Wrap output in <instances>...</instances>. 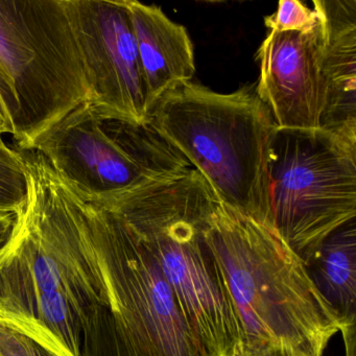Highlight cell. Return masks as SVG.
Here are the masks:
<instances>
[{"label":"cell","mask_w":356,"mask_h":356,"mask_svg":"<svg viewBox=\"0 0 356 356\" xmlns=\"http://www.w3.org/2000/svg\"><path fill=\"white\" fill-rule=\"evenodd\" d=\"M20 153L28 195L0 248V326L54 355L82 356L85 325L103 301L74 193L40 154Z\"/></svg>","instance_id":"6da1fadb"},{"label":"cell","mask_w":356,"mask_h":356,"mask_svg":"<svg viewBox=\"0 0 356 356\" xmlns=\"http://www.w3.org/2000/svg\"><path fill=\"white\" fill-rule=\"evenodd\" d=\"M85 199L118 214L147 245L183 314L212 356H231L241 329L224 275L206 239L220 203L195 170L106 197Z\"/></svg>","instance_id":"7a4b0ae2"},{"label":"cell","mask_w":356,"mask_h":356,"mask_svg":"<svg viewBox=\"0 0 356 356\" xmlns=\"http://www.w3.org/2000/svg\"><path fill=\"white\" fill-rule=\"evenodd\" d=\"M206 239L224 275L245 343H283L324 356L341 331L305 262L266 225L222 203L208 218Z\"/></svg>","instance_id":"3957f363"},{"label":"cell","mask_w":356,"mask_h":356,"mask_svg":"<svg viewBox=\"0 0 356 356\" xmlns=\"http://www.w3.org/2000/svg\"><path fill=\"white\" fill-rule=\"evenodd\" d=\"M147 122L220 203L272 228L268 165L277 127L256 83L231 93L182 83L154 104Z\"/></svg>","instance_id":"277c9868"},{"label":"cell","mask_w":356,"mask_h":356,"mask_svg":"<svg viewBox=\"0 0 356 356\" xmlns=\"http://www.w3.org/2000/svg\"><path fill=\"white\" fill-rule=\"evenodd\" d=\"M70 188L85 252L127 355L212 356L140 237L118 214Z\"/></svg>","instance_id":"5b68a950"},{"label":"cell","mask_w":356,"mask_h":356,"mask_svg":"<svg viewBox=\"0 0 356 356\" xmlns=\"http://www.w3.org/2000/svg\"><path fill=\"white\" fill-rule=\"evenodd\" d=\"M89 97L65 0H0V106L15 149Z\"/></svg>","instance_id":"8992f818"},{"label":"cell","mask_w":356,"mask_h":356,"mask_svg":"<svg viewBox=\"0 0 356 356\" xmlns=\"http://www.w3.org/2000/svg\"><path fill=\"white\" fill-rule=\"evenodd\" d=\"M268 174L272 228L303 261L355 220V140L323 129H277Z\"/></svg>","instance_id":"52a82bcc"},{"label":"cell","mask_w":356,"mask_h":356,"mask_svg":"<svg viewBox=\"0 0 356 356\" xmlns=\"http://www.w3.org/2000/svg\"><path fill=\"white\" fill-rule=\"evenodd\" d=\"M29 151L89 199L180 174L191 164L149 122L103 118L81 104L40 135Z\"/></svg>","instance_id":"ba28073f"},{"label":"cell","mask_w":356,"mask_h":356,"mask_svg":"<svg viewBox=\"0 0 356 356\" xmlns=\"http://www.w3.org/2000/svg\"><path fill=\"white\" fill-rule=\"evenodd\" d=\"M88 84L106 118L145 124L147 87L126 0H65Z\"/></svg>","instance_id":"9c48e42d"},{"label":"cell","mask_w":356,"mask_h":356,"mask_svg":"<svg viewBox=\"0 0 356 356\" xmlns=\"http://www.w3.org/2000/svg\"><path fill=\"white\" fill-rule=\"evenodd\" d=\"M320 20L308 32H270L257 51L256 88L277 129H321L324 87L321 76Z\"/></svg>","instance_id":"30bf717a"},{"label":"cell","mask_w":356,"mask_h":356,"mask_svg":"<svg viewBox=\"0 0 356 356\" xmlns=\"http://www.w3.org/2000/svg\"><path fill=\"white\" fill-rule=\"evenodd\" d=\"M322 30L321 129L356 141V0H314Z\"/></svg>","instance_id":"8fae6325"},{"label":"cell","mask_w":356,"mask_h":356,"mask_svg":"<svg viewBox=\"0 0 356 356\" xmlns=\"http://www.w3.org/2000/svg\"><path fill=\"white\" fill-rule=\"evenodd\" d=\"M136 41L149 111L170 89L191 82L195 51L186 29L170 20L157 6L126 0Z\"/></svg>","instance_id":"7c38bea8"},{"label":"cell","mask_w":356,"mask_h":356,"mask_svg":"<svg viewBox=\"0 0 356 356\" xmlns=\"http://www.w3.org/2000/svg\"><path fill=\"white\" fill-rule=\"evenodd\" d=\"M304 262L312 282L339 318L346 356H355V220L327 237Z\"/></svg>","instance_id":"4fadbf2b"},{"label":"cell","mask_w":356,"mask_h":356,"mask_svg":"<svg viewBox=\"0 0 356 356\" xmlns=\"http://www.w3.org/2000/svg\"><path fill=\"white\" fill-rule=\"evenodd\" d=\"M0 134V211L17 212L28 195L26 164L20 151L12 149Z\"/></svg>","instance_id":"5bb4252c"},{"label":"cell","mask_w":356,"mask_h":356,"mask_svg":"<svg viewBox=\"0 0 356 356\" xmlns=\"http://www.w3.org/2000/svg\"><path fill=\"white\" fill-rule=\"evenodd\" d=\"M82 356H128L107 312L95 314L85 327Z\"/></svg>","instance_id":"9a60e30c"},{"label":"cell","mask_w":356,"mask_h":356,"mask_svg":"<svg viewBox=\"0 0 356 356\" xmlns=\"http://www.w3.org/2000/svg\"><path fill=\"white\" fill-rule=\"evenodd\" d=\"M318 24L316 12L299 0H282L275 13L264 18L270 32H308Z\"/></svg>","instance_id":"2e32d148"},{"label":"cell","mask_w":356,"mask_h":356,"mask_svg":"<svg viewBox=\"0 0 356 356\" xmlns=\"http://www.w3.org/2000/svg\"><path fill=\"white\" fill-rule=\"evenodd\" d=\"M0 356H56L40 345L11 329L0 326Z\"/></svg>","instance_id":"e0dca14e"},{"label":"cell","mask_w":356,"mask_h":356,"mask_svg":"<svg viewBox=\"0 0 356 356\" xmlns=\"http://www.w3.org/2000/svg\"><path fill=\"white\" fill-rule=\"evenodd\" d=\"M231 356H312L283 343H245L241 341Z\"/></svg>","instance_id":"ac0fdd59"},{"label":"cell","mask_w":356,"mask_h":356,"mask_svg":"<svg viewBox=\"0 0 356 356\" xmlns=\"http://www.w3.org/2000/svg\"><path fill=\"white\" fill-rule=\"evenodd\" d=\"M15 218V212L0 211V248L5 245L11 235Z\"/></svg>","instance_id":"d6986e66"},{"label":"cell","mask_w":356,"mask_h":356,"mask_svg":"<svg viewBox=\"0 0 356 356\" xmlns=\"http://www.w3.org/2000/svg\"><path fill=\"white\" fill-rule=\"evenodd\" d=\"M0 134L7 135V130H6L5 122L3 120H0Z\"/></svg>","instance_id":"ffe728a7"},{"label":"cell","mask_w":356,"mask_h":356,"mask_svg":"<svg viewBox=\"0 0 356 356\" xmlns=\"http://www.w3.org/2000/svg\"><path fill=\"white\" fill-rule=\"evenodd\" d=\"M0 120H3V110H1V106H0ZM3 122H5V120H3Z\"/></svg>","instance_id":"44dd1931"}]
</instances>
